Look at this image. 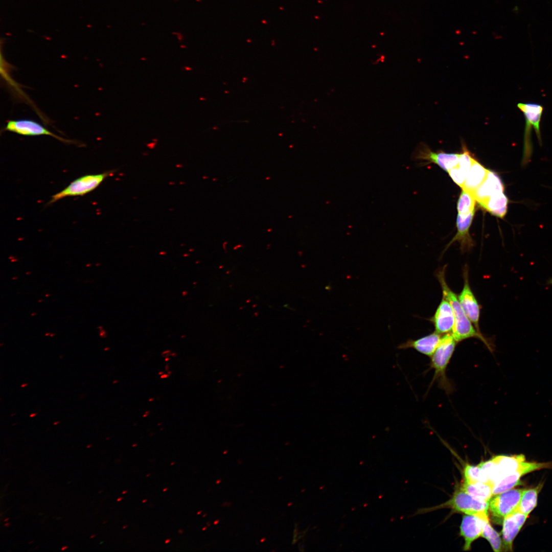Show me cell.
Returning <instances> with one entry per match:
<instances>
[{
  "label": "cell",
  "mask_w": 552,
  "mask_h": 552,
  "mask_svg": "<svg viewBox=\"0 0 552 552\" xmlns=\"http://www.w3.org/2000/svg\"><path fill=\"white\" fill-rule=\"evenodd\" d=\"M50 294H47L45 296L47 297V296H50Z\"/></svg>",
  "instance_id": "cell-49"
},
{
  "label": "cell",
  "mask_w": 552,
  "mask_h": 552,
  "mask_svg": "<svg viewBox=\"0 0 552 552\" xmlns=\"http://www.w3.org/2000/svg\"><path fill=\"white\" fill-rule=\"evenodd\" d=\"M418 158L429 160L437 164L447 172L457 164L459 153H448L443 151L433 152L426 145H421L417 154Z\"/></svg>",
  "instance_id": "cell-14"
},
{
  "label": "cell",
  "mask_w": 552,
  "mask_h": 552,
  "mask_svg": "<svg viewBox=\"0 0 552 552\" xmlns=\"http://www.w3.org/2000/svg\"><path fill=\"white\" fill-rule=\"evenodd\" d=\"M218 522V521H216L214 522V524H217Z\"/></svg>",
  "instance_id": "cell-47"
},
{
  "label": "cell",
  "mask_w": 552,
  "mask_h": 552,
  "mask_svg": "<svg viewBox=\"0 0 552 552\" xmlns=\"http://www.w3.org/2000/svg\"><path fill=\"white\" fill-rule=\"evenodd\" d=\"M457 343L451 333L444 334L431 356L430 366L434 370L432 382L437 381L441 387L447 392H450L452 387L446 371Z\"/></svg>",
  "instance_id": "cell-2"
},
{
  "label": "cell",
  "mask_w": 552,
  "mask_h": 552,
  "mask_svg": "<svg viewBox=\"0 0 552 552\" xmlns=\"http://www.w3.org/2000/svg\"><path fill=\"white\" fill-rule=\"evenodd\" d=\"M517 106L522 112L525 119L521 163L523 166H525L530 161L533 152L532 128L535 130L540 145L542 144L540 124L543 107L541 105L535 103H519Z\"/></svg>",
  "instance_id": "cell-3"
},
{
  "label": "cell",
  "mask_w": 552,
  "mask_h": 552,
  "mask_svg": "<svg viewBox=\"0 0 552 552\" xmlns=\"http://www.w3.org/2000/svg\"><path fill=\"white\" fill-rule=\"evenodd\" d=\"M33 540H32L31 541H30V542H29V544H31V543H33Z\"/></svg>",
  "instance_id": "cell-48"
},
{
  "label": "cell",
  "mask_w": 552,
  "mask_h": 552,
  "mask_svg": "<svg viewBox=\"0 0 552 552\" xmlns=\"http://www.w3.org/2000/svg\"><path fill=\"white\" fill-rule=\"evenodd\" d=\"M127 526V525H125V526H124V527H123V528H126V527Z\"/></svg>",
  "instance_id": "cell-53"
},
{
  "label": "cell",
  "mask_w": 552,
  "mask_h": 552,
  "mask_svg": "<svg viewBox=\"0 0 552 552\" xmlns=\"http://www.w3.org/2000/svg\"><path fill=\"white\" fill-rule=\"evenodd\" d=\"M476 202L473 194L462 189L457 202L458 214L465 215L475 212Z\"/></svg>",
  "instance_id": "cell-24"
},
{
  "label": "cell",
  "mask_w": 552,
  "mask_h": 552,
  "mask_svg": "<svg viewBox=\"0 0 552 552\" xmlns=\"http://www.w3.org/2000/svg\"><path fill=\"white\" fill-rule=\"evenodd\" d=\"M99 335L102 337H105L106 336V332H105V331L103 329H101V330H100V334H99Z\"/></svg>",
  "instance_id": "cell-27"
},
{
  "label": "cell",
  "mask_w": 552,
  "mask_h": 552,
  "mask_svg": "<svg viewBox=\"0 0 552 552\" xmlns=\"http://www.w3.org/2000/svg\"><path fill=\"white\" fill-rule=\"evenodd\" d=\"M95 265L96 266H99V265H100V263H97Z\"/></svg>",
  "instance_id": "cell-44"
},
{
  "label": "cell",
  "mask_w": 552,
  "mask_h": 552,
  "mask_svg": "<svg viewBox=\"0 0 552 552\" xmlns=\"http://www.w3.org/2000/svg\"><path fill=\"white\" fill-rule=\"evenodd\" d=\"M464 476L465 481L490 483L486 474L478 465L466 464L464 469Z\"/></svg>",
  "instance_id": "cell-25"
},
{
  "label": "cell",
  "mask_w": 552,
  "mask_h": 552,
  "mask_svg": "<svg viewBox=\"0 0 552 552\" xmlns=\"http://www.w3.org/2000/svg\"><path fill=\"white\" fill-rule=\"evenodd\" d=\"M114 170L97 174H89L80 177L59 192L52 196L49 203H54L67 197L84 195L96 189Z\"/></svg>",
  "instance_id": "cell-4"
},
{
  "label": "cell",
  "mask_w": 552,
  "mask_h": 552,
  "mask_svg": "<svg viewBox=\"0 0 552 552\" xmlns=\"http://www.w3.org/2000/svg\"><path fill=\"white\" fill-rule=\"evenodd\" d=\"M528 516L517 510L504 518L502 536L503 548L505 551H512L513 542Z\"/></svg>",
  "instance_id": "cell-11"
},
{
  "label": "cell",
  "mask_w": 552,
  "mask_h": 552,
  "mask_svg": "<svg viewBox=\"0 0 552 552\" xmlns=\"http://www.w3.org/2000/svg\"><path fill=\"white\" fill-rule=\"evenodd\" d=\"M13 258H14V257H9V259H13Z\"/></svg>",
  "instance_id": "cell-50"
},
{
  "label": "cell",
  "mask_w": 552,
  "mask_h": 552,
  "mask_svg": "<svg viewBox=\"0 0 552 552\" xmlns=\"http://www.w3.org/2000/svg\"><path fill=\"white\" fill-rule=\"evenodd\" d=\"M178 533H180V534H181V533H183V531L182 530H180L178 531Z\"/></svg>",
  "instance_id": "cell-32"
},
{
  "label": "cell",
  "mask_w": 552,
  "mask_h": 552,
  "mask_svg": "<svg viewBox=\"0 0 552 552\" xmlns=\"http://www.w3.org/2000/svg\"><path fill=\"white\" fill-rule=\"evenodd\" d=\"M55 335V334H50V336H54Z\"/></svg>",
  "instance_id": "cell-46"
},
{
  "label": "cell",
  "mask_w": 552,
  "mask_h": 552,
  "mask_svg": "<svg viewBox=\"0 0 552 552\" xmlns=\"http://www.w3.org/2000/svg\"><path fill=\"white\" fill-rule=\"evenodd\" d=\"M543 485V483H540L534 488L524 489L518 508L520 512L528 515L534 510L537 506L538 495Z\"/></svg>",
  "instance_id": "cell-22"
},
{
  "label": "cell",
  "mask_w": 552,
  "mask_h": 552,
  "mask_svg": "<svg viewBox=\"0 0 552 552\" xmlns=\"http://www.w3.org/2000/svg\"><path fill=\"white\" fill-rule=\"evenodd\" d=\"M146 501H147V500H146H146H143V501H142V502H145Z\"/></svg>",
  "instance_id": "cell-54"
},
{
  "label": "cell",
  "mask_w": 552,
  "mask_h": 552,
  "mask_svg": "<svg viewBox=\"0 0 552 552\" xmlns=\"http://www.w3.org/2000/svg\"><path fill=\"white\" fill-rule=\"evenodd\" d=\"M440 335L435 331L416 340L408 339L399 344L397 348L401 350L412 348L420 353L431 357L440 343Z\"/></svg>",
  "instance_id": "cell-16"
},
{
  "label": "cell",
  "mask_w": 552,
  "mask_h": 552,
  "mask_svg": "<svg viewBox=\"0 0 552 552\" xmlns=\"http://www.w3.org/2000/svg\"><path fill=\"white\" fill-rule=\"evenodd\" d=\"M98 328L99 329H100V330H101V329H103V327H102V326H99V327H98Z\"/></svg>",
  "instance_id": "cell-35"
},
{
  "label": "cell",
  "mask_w": 552,
  "mask_h": 552,
  "mask_svg": "<svg viewBox=\"0 0 552 552\" xmlns=\"http://www.w3.org/2000/svg\"><path fill=\"white\" fill-rule=\"evenodd\" d=\"M552 468L551 463H536L522 462L517 470L495 482L493 488V495H496L510 490L521 484L520 478L532 471Z\"/></svg>",
  "instance_id": "cell-8"
},
{
  "label": "cell",
  "mask_w": 552,
  "mask_h": 552,
  "mask_svg": "<svg viewBox=\"0 0 552 552\" xmlns=\"http://www.w3.org/2000/svg\"><path fill=\"white\" fill-rule=\"evenodd\" d=\"M201 511H199V512L197 513V514H199L200 513H201Z\"/></svg>",
  "instance_id": "cell-55"
},
{
  "label": "cell",
  "mask_w": 552,
  "mask_h": 552,
  "mask_svg": "<svg viewBox=\"0 0 552 552\" xmlns=\"http://www.w3.org/2000/svg\"><path fill=\"white\" fill-rule=\"evenodd\" d=\"M43 301V300H38V302L39 303H40V302H42Z\"/></svg>",
  "instance_id": "cell-42"
},
{
  "label": "cell",
  "mask_w": 552,
  "mask_h": 552,
  "mask_svg": "<svg viewBox=\"0 0 552 552\" xmlns=\"http://www.w3.org/2000/svg\"><path fill=\"white\" fill-rule=\"evenodd\" d=\"M205 529H206V527H204V528H203L202 529V530H205Z\"/></svg>",
  "instance_id": "cell-56"
},
{
  "label": "cell",
  "mask_w": 552,
  "mask_h": 552,
  "mask_svg": "<svg viewBox=\"0 0 552 552\" xmlns=\"http://www.w3.org/2000/svg\"><path fill=\"white\" fill-rule=\"evenodd\" d=\"M4 130L25 136L49 135L62 142H70L51 132L40 123L30 119L9 120Z\"/></svg>",
  "instance_id": "cell-10"
},
{
  "label": "cell",
  "mask_w": 552,
  "mask_h": 552,
  "mask_svg": "<svg viewBox=\"0 0 552 552\" xmlns=\"http://www.w3.org/2000/svg\"><path fill=\"white\" fill-rule=\"evenodd\" d=\"M95 536H96L95 535H91V536L90 537V538H91H91H93L95 537Z\"/></svg>",
  "instance_id": "cell-36"
},
{
  "label": "cell",
  "mask_w": 552,
  "mask_h": 552,
  "mask_svg": "<svg viewBox=\"0 0 552 552\" xmlns=\"http://www.w3.org/2000/svg\"><path fill=\"white\" fill-rule=\"evenodd\" d=\"M167 489H168V488H166V489H164V490H163V491H166V490H167Z\"/></svg>",
  "instance_id": "cell-51"
},
{
  "label": "cell",
  "mask_w": 552,
  "mask_h": 552,
  "mask_svg": "<svg viewBox=\"0 0 552 552\" xmlns=\"http://www.w3.org/2000/svg\"><path fill=\"white\" fill-rule=\"evenodd\" d=\"M446 266L441 268L438 271L436 275L442 289L443 297L449 301L453 312L454 325L451 333L454 338L458 342L470 338H476L483 342L490 351H493V344L475 329L465 313L457 296L446 283Z\"/></svg>",
  "instance_id": "cell-1"
},
{
  "label": "cell",
  "mask_w": 552,
  "mask_h": 552,
  "mask_svg": "<svg viewBox=\"0 0 552 552\" xmlns=\"http://www.w3.org/2000/svg\"><path fill=\"white\" fill-rule=\"evenodd\" d=\"M308 527L307 528H306L304 531H302L301 532H297V527H295V529L294 530V533H293L294 535H293V541H292V544H295L299 540L302 539L305 535V534H306V533H307V532L308 531Z\"/></svg>",
  "instance_id": "cell-26"
},
{
  "label": "cell",
  "mask_w": 552,
  "mask_h": 552,
  "mask_svg": "<svg viewBox=\"0 0 552 552\" xmlns=\"http://www.w3.org/2000/svg\"><path fill=\"white\" fill-rule=\"evenodd\" d=\"M17 279V277H13V278H12V280H15V279Z\"/></svg>",
  "instance_id": "cell-45"
},
{
  "label": "cell",
  "mask_w": 552,
  "mask_h": 552,
  "mask_svg": "<svg viewBox=\"0 0 552 552\" xmlns=\"http://www.w3.org/2000/svg\"><path fill=\"white\" fill-rule=\"evenodd\" d=\"M524 489H511L490 500L489 509L496 522H500L508 515L518 510Z\"/></svg>",
  "instance_id": "cell-5"
},
{
  "label": "cell",
  "mask_w": 552,
  "mask_h": 552,
  "mask_svg": "<svg viewBox=\"0 0 552 552\" xmlns=\"http://www.w3.org/2000/svg\"><path fill=\"white\" fill-rule=\"evenodd\" d=\"M50 335V333H46L45 334V336H48V335Z\"/></svg>",
  "instance_id": "cell-43"
},
{
  "label": "cell",
  "mask_w": 552,
  "mask_h": 552,
  "mask_svg": "<svg viewBox=\"0 0 552 552\" xmlns=\"http://www.w3.org/2000/svg\"><path fill=\"white\" fill-rule=\"evenodd\" d=\"M481 537L486 539L493 550L496 552L502 550L503 544L500 535L490 524L488 516L484 519L483 530Z\"/></svg>",
  "instance_id": "cell-23"
},
{
  "label": "cell",
  "mask_w": 552,
  "mask_h": 552,
  "mask_svg": "<svg viewBox=\"0 0 552 552\" xmlns=\"http://www.w3.org/2000/svg\"><path fill=\"white\" fill-rule=\"evenodd\" d=\"M67 547H68L67 546H64L62 547V548H61V550H64L66 549H67Z\"/></svg>",
  "instance_id": "cell-29"
},
{
  "label": "cell",
  "mask_w": 552,
  "mask_h": 552,
  "mask_svg": "<svg viewBox=\"0 0 552 552\" xmlns=\"http://www.w3.org/2000/svg\"><path fill=\"white\" fill-rule=\"evenodd\" d=\"M449 508L454 511L466 514H476L488 512L489 502L478 500L472 496L461 487H457L452 497L436 509Z\"/></svg>",
  "instance_id": "cell-6"
},
{
  "label": "cell",
  "mask_w": 552,
  "mask_h": 552,
  "mask_svg": "<svg viewBox=\"0 0 552 552\" xmlns=\"http://www.w3.org/2000/svg\"><path fill=\"white\" fill-rule=\"evenodd\" d=\"M491 459L494 462L496 467L495 483L515 472L520 464L525 461L524 455L522 454L510 456L499 455Z\"/></svg>",
  "instance_id": "cell-17"
},
{
  "label": "cell",
  "mask_w": 552,
  "mask_h": 552,
  "mask_svg": "<svg viewBox=\"0 0 552 552\" xmlns=\"http://www.w3.org/2000/svg\"><path fill=\"white\" fill-rule=\"evenodd\" d=\"M547 284L550 285H552V278L549 279L547 281Z\"/></svg>",
  "instance_id": "cell-28"
},
{
  "label": "cell",
  "mask_w": 552,
  "mask_h": 552,
  "mask_svg": "<svg viewBox=\"0 0 552 552\" xmlns=\"http://www.w3.org/2000/svg\"><path fill=\"white\" fill-rule=\"evenodd\" d=\"M440 334L452 333L454 325V317L449 301L443 297L433 316L430 319Z\"/></svg>",
  "instance_id": "cell-12"
},
{
  "label": "cell",
  "mask_w": 552,
  "mask_h": 552,
  "mask_svg": "<svg viewBox=\"0 0 552 552\" xmlns=\"http://www.w3.org/2000/svg\"><path fill=\"white\" fill-rule=\"evenodd\" d=\"M10 525V523H5V524H4V526H6V527H8V526H9Z\"/></svg>",
  "instance_id": "cell-30"
},
{
  "label": "cell",
  "mask_w": 552,
  "mask_h": 552,
  "mask_svg": "<svg viewBox=\"0 0 552 552\" xmlns=\"http://www.w3.org/2000/svg\"><path fill=\"white\" fill-rule=\"evenodd\" d=\"M461 487L467 493L480 500L489 502L493 496V486L490 483L464 480Z\"/></svg>",
  "instance_id": "cell-20"
},
{
  "label": "cell",
  "mask_w": 552,
  "mask_h": 552,
  "mask_svg": "<svg viewBox=\"0 0 552 552\" xmlns=\"http://www.w3.org/2000/svg\"><path fill=\"white\" fill-rule=\"evenodd\" d=\"M503 192L504 187L501 178L495 172L489 170L485 180L473 195L480 205L491 196Z\"/></svg>",
  "instance_id": "cell-13"
},
{
  "label": "cell",
  "mask_w": 552,
  "mask_h": 552,
  "mask_svg": "<svg viewBox=\"0 0 552 552\" xmlns=\"http://www.w3.org/2000/svg\"><path fill=\"white\" fill-rule=\"evenodd\" d=\"M9 519V518H6V519H5L4 520V521H8V520Z\"/></svg>",
  "instance_id": "cell-41"
},
{
  "label": "cell",
  "mask_w": 552,
  "mask_h": 552,
  "mask_svg": "<svg viewBox=\"0 0 552 552\" xmlns=\"http://www.w3.org/2000/svg\"><path fill=\"white\" fill-rule=\"evenodd\" d=\"M474 214L475 212L465 215H457L456 220L457 232L447 245L446 249L455 241L460 243L461 249L463 252L469 250L473 246L474 242L469 235V230Z\"/></svg>",
  "instance_id": "cell-15"
},
{
  "label": "cell",
  "mask_w": 552,
  "mask_h": 552,
  "mask_svg": "<svg viewBox=\"0 0 552 552\" xmlns=\"http://www.w3.org/2000/svg\"><path fill=\"white\" fill-rule=\"evenodd\" d=\"M487 516L488 512L476 514H465L463 516L459 534L465 540L464 550H470L472 542L481 536L484 519Z\"/></svg>",
  "instance_id": "cell-9"
},
{
  "label": "cell",
  "mask_w": 552,
  "mask_h": 552,
  "mask_svg": "<svg viewBox=\"0 0 552 552\" xmlns=\"http://www.w3.org/2000/svg\"><path fill=\"white\" fill-rule=\"evenodd\" d=\"M36 315V313H32V314H31V316H34V315Z\"/></svg>",
  "instance_id": "cell-39"
},
{
  "label": "cell",
  "mask_w": 552,
  "mask_h": 552,
  "mask_svg": "<svg viewBox=\"0 0 552 552\" xmlns=\"http://www.w3.org/2000/svg\"><path fill=\"white\" fill-rule=\"evenodd\" d=\"M464 286L457 298L467 317L475 329L479 332V321L480 306L471 288L469 281L468 268L465 265L463 269Z\"/></svg>",
  "instance_id": "cell-7"
},
{
  "label": "cell",
  "mask_w": 552,
  "mask_h": 552,
  "mask_svg": "<svg viewBox=\"0 0 552 552\" xmlns=\"http://www.w3.org/2000/svg\"><path fill=\"white\" fill-rule=\"evenodd\" d=\"M488 170L475 159L462 189L474 194L475 190L485 180Z\"/></svg>",
  "instance_id": "cell-19"
},
{
  "label": "cell",
  "mask_w": 552,
  "mask_h": 552,
  "mask_svg": "<svg viewBox=\"0 0 552 552\" xmlns=\"http://www.w3.org/2000/svg\"><path fill=\"white\" fill-rule=\"evenodd\" d=\"M475 159L463 144L462 152L459 153L457 164L448 172L453 181L461 188L463 187L467 176Z\"/></svg>",
  "instance_id": "cell-18"
},
{
  "label": "cell",
  "mask_w": 552,
  "mask_h": 552,
  "mask_svg": "<svg viewBox=\"0 0 552 552\" xmlns=\"http://www.w3.org/2000/svg\"><path fill=\"white\" fill-rule=\"evenodd\" d=\"M17 261V259H13V260H11V262H16Z\"/></svg>",
  "instance_id": "cell-33"
},
{
  "label": "cell",
  "mask_w": 552,
  "mask_h": 552,
  "mask_svg": "<svg viewBox=\"0 0 552 552\" xmlns=\"http://www.w3.org/2000/svg\"><path fill=\"white\" fill-rule=\"evenodd\" d=\"M126 492H127V491H124V492H122V494H124V493H126Z\"/></svg>",
  "instance_id": "cell-52"
},
{
  "label": "cell",
  "mask_w": 552,
  "mask_h": 552,
  "mask_svg": "<svg viewBox=\"0 0 552 552\" xmlns=\"http://www.w3.org/2000/svg\"><path fill=\"white\" fill-rule=\"evenodd\" d=\"M509 199L504 192L494 195L480 205L491 214L503 218L508 211Z\"/></svg>",
  "instance_id": "cell-21"
},
{
  "label": "cell",
  "mask_w": 552,
  "mask_h": 552,
  "mask_svg": "<svg viewBox=\"0 0 552 552\" xmlns=\"http://www.w3.org/2000/svg\"><path fill=\"white\" fill-rule=\"evenodd\" d=\"M174 464V463H171V465H173Z\"/></svg>",
  "instance_id": "cell-57"
},
{
  "label": "cell",
  "mask_w": 552,
  "mask_h": 552,
  "mask_svg": "<svg viewBox=\"0 0 552 552\" xmlns=\"http://www.w3.org/2000/svg\"><path fill=\"white\" fill-rule=\"evenodd\" d=\"M91 266V264H87L86 265V267H89V266Z\"/></svg>",
  "instance_id": "cell-38"
},
{
  "label": "cell",
  "mask_w": 552,
  "mask_h": 552,
  "mask_svg": "<svg viewBox=\"0 0 552 552\" xmlns=\"http://www.w3.org/2000/svg\"><path fill=\"white\" fill-rule=\"evenodd\" d=\"M170 541V539H167V540H166V541H165V543H168V542H169Z\"/></svg>",
  "instance_id": "cell-37"
},
{
  "label": "cell",
  "mask_w": 552,
  "mask_h": 552,
  "mask_svg": "<svg viewBox=\"0 0 552 552\" xmlns=\"http://www.w3.org/2000/svg\"><path fill=\"white\" fill-rule=\"evenodd\" d=\"M122 499H123V498H122V497H120V498H118V499H117V501H120L121 500H122Z\"/></svg>",
  "instance_id": "cell-31"
},
{
  "label": "cell",
  "mask_w": 552,
  "mask_h": 552,
  "mask_svg": "<svg viewBox=\"0 0 552 552\" xmlns=\"http://www.w3.org/2000/svg\"><path fill=\"white\" fill-rule=\"evenodd\" d=\"M31 272H30V271H28V272H27L26 273V274L27 275H28V274H31Z\"/></svg>",
  "instance_id": "cell-34"
},
{
  "label": "cell",
  "mask_w": 552,
  "mask_h": 552,
  "mask_svg": "<svg viewBox=\"0 0 552 552\" xmlns=\"http://www.w3.org/2000/svg\"><path fill=\"white\" fill-rule=\"evenodd\" d=\"M91 446V445H87V446H86V447H87V448H89V447H90Z\"/></svg>",
  "instance_id": "cell-40"
}]
</instances>
